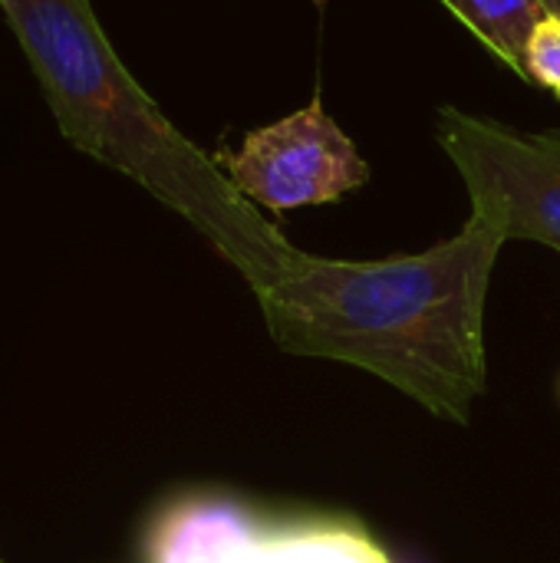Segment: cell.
Returning <instances> with one entry per match:
<instances>
[{"mask_svg":"<svg viewBox=\"0 0 560 563\" xmlns=\"http://www.w3.org/2000/svg\"><path fill=\"white\" fill-rule=\"evenodd\" d=\"M502 244L472 214L422 254L330 261L294 247L254 297L284 353L366 369L429 412L469 422L488 376L485 297Z\"/></svg>","mask_w":560,"mask_h":563,"instance_id":"1","label":"cell"},{"mask_svg":"<svg viewBox=\"0 0 560 563\" xmlns=\"http://www.w3.org/2000/svg\"><path fill=\"white\" fill-rule=\"evenodd\" d=\"M0 7L63 139L178 211L251 290L261 287L294 244L257 214L211 155L168 122L112 49L92 3L3 0Z\"/></svg>","mask_w":560,"mask_h":563,"instance_id":"2","label":"cell"},{"mask_svg":"<svg viewBox=\"0 0 560 563\" xmlns=\"http://www.w3.org/2000/svg\"><path fill=\"white\" fill-rule=\"evenodd\" d=\"M436 139L469 188L472 214L505 241H538L560 254V132H521L442 106Z\"/></svg>","mask_w":560,"mask_h":563,"instance_id":"3","label":"cell"},{"mask_svg":"<svg viewBox=\"0 0 560 563\" xmlns=\"http://www.w3.org/2000/svg\"><path fill=\"white\" fill-rule=\"evenodd\" d=\"M149 563H393L366 528L347 518H264L205 498L168 511Z\"/></svg>","mask_w":560,"mask_h":563,"instance_id":"4","label":"cell"},{"mask_svg":"<svg viewBox=\"0 0 560 563\" xmlns=\"http://www.w3.org/2000/svg\"><path fill=\"white\" fill-rule=\"evenodd\" d=\"M224 168L248 201L277 214L330 205L370 178V165L320 99L254 129L241 148L224 158Z\"/></svg>","mask_w":560,"mask_h":563,"instance_id":"5","label":"cell"},{"mask_svg":"<svg viewBox=\"0 0 560 563\" xmlns=\"http://www.w3.org/2000/svg\"><path fill=\"white\" fill-rule=\"evenodd\" d=\"M498 59L518 76L525 66V46L545 13V0H442Z\"/></svg>","mask_w":560,"mask_h":563,"instance_id":"6","label":"cell"},{"mask_svg":"<svg viewBox=\"0 0 560 563\" xmlns=\"http://www.w3.org/2000/svg\"><path fill=\"white\" fill-rule=\"evenodd\" d=\"M521 79L554 92L560 99V16L545 13L528 36Z\"/></svg>","mask_w":560,"mask_h":563,"instance_id":"7","label":"cell"},{"mask_svg":"<svg viewBox=\"0 0 560 563\" xmlns=\"http://www.w3.org/2000/svg\"><path fill=\"white\" fill-rule=\"evenodd\" d=\"M545 7H548L551 13H558L560 16V0H545Z\"/></svg>","mask_w":560,"mask_h":563,"instance_id":"8","label":"cell"},{"mask_svg":"<svg viewBox=\"0 0 560 563\" xmlns=\"http://www.w3.org/2000/svg\"><path fill=\"white\" fill-rule=\"evenodd\" d=\"M0 3H3V0H0Z\"/></svg>","mask_w":560,"mask_h":563,"instance_id":"9","label":"cell"}]
</instances>
